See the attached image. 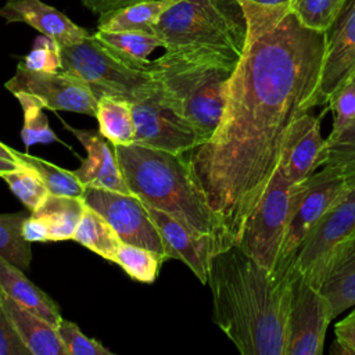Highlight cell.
<instances>
[{
    "instance_id": "6da1fadb",
    "label": "cell",
    "mask_w": 355,
    "mask_h": 355,
    "mask_svg": "<svg viewBox=\"0 0 355 355\" xmlns=\"http://www.w3.org/2000/svg\"><path fill=\"white\" fill-rule=\"evenodd\" d=\"M324 49L326 33L290 11L247 33L219 126L187 155L197 184L236 241L279 164L291 123L318 107Z\"/></svg>"
},
{
    "instance_id": "7a4b0ae2",
    "label": "cell",
    "mask_w": 355,
    "mask_h": 355,
    "mask_svg": "<svg viewBox=\"0 0 355 355\" xmlns=\"http://www.w3.org/2000/svg\"><path fill=\"white\" fill-rule=\"evenodd\" d=\"M207 284L214 322L243 355H286L293 268L276 276L234 243L212 257Z\"/></svg>"
},
{
    "instance_id": "3957f363",
    "label": "cell",
    "mask_w": 355,
    "mask_h": 355,
    "mask_svg": "<svg viewBox=\"0 0 355 355\" xmlns=\"http://www.w3.org/2000/svg\"><path fill=\"white\" fill-rule=\"evenodd\" d=\"M125 182L144 204L161 209L197 236L236 243L197 184L186 154L139 146H112Z\"/></svg>"
},
{
    "instance_id": "277c9868",
    "label": "cell",
    "mask_w": 355,
    "mask_h": 355,
    "mask_svg": "<svg viewBox=\"0 0 355 355\" xmlns=\"http://www.w3.org/2000/svg\"><path fill=\"white\" fill-rule=\"evenodd\" d=\"M234 67L208 54L165 51L150 62L147 71L158 82L162 100L196 130L204 144L222 119Z\"/></svg>"
},
{
    "instance_id": "5b68a950",
    "label": "cell",
    "mask_w": 355,
    "mask_h": 355,
    "mask_svg": "<svg viewBox=\"0 0 355 355\" xmlns=\"http://www.w3.org/2000/svg\"><path fill=\"white\" fill-rule=\"evenodd\" d=\"M154 33L165 51H191L237 65L247 24L237 0H179L158 19Z\"/></svg>"
},
{
    "instance_id": "8992f818",
    "label": "cell",
    "mask_w": 355,
    "mask_h": 355,
    "mask_svg": "<svg viewBox=\"0 0 355 355\" xmlns=\"http://www.w3.org/2000/svg\"><path fill=\"white\" fill-rule=\"evenodd\" d=\"M61 71L85 82L97 101L110 96L135 104L159 94L150 71L126 64L93 33L61 47Z\"/></svg>"
},
{
    "instance_id": "52a82bcc",
    "label": "cell",
    "mask_w": 355,
    "mask_h": 355,
    "mask_svg": "<svg viewBox=\"0 0 355 355\" xmlns=\"http://www.w3.org/2000/svg\"><path fill=\"white\" fill-rule=\"evenodd\" d=\"M305 182L290 183L276 166L237 237L236 244L272 273L293 207Z\"/></svg>"
},
{
    "instance_id": "ba28073f",
    "label": "cell",
    "mask_w": 355,
    "mask_h": 355,
    "mask_svg": "<svg viewBox=\"0 0 355 355\" xmlns=\"http://www.w3.org/2000/svg\"><path fill=\"white\" fill-rule=\"evenodd\" d=\"M351 186L340 171L323 165L304 184L300 193L280 245L273 275L282 276L293 268L295 255L309 232L351 191Z\"/></svg>"
},
{
    "instance_id": "9c48e42d",
    "label": "cell",
    "mask_w": 355,
    "mask_h": 355,
    "mask_svg": "<svg viewBox=\"0 0 355 355\" xmlns=\"http://www.w3.org/2000/svg\"><path fill=\"white\" fill-rule=\"evenodd\" d=\"M355 237V189L309 232L293 266L316 288L323 287Z\"/></svg>"
},
{
    "instance_id": "30bf717a",
    "label": "cell",
    "mask_w": 355,
    "mask_h": 355,
    "mask_svg": "<svg viewBox=\"0 0 355 355\" xmlns=\"http://www.w3.org/2000/svg\"><path fill=\"white\" fill-rule=\"evenodd\" d=\"M83 201L111 225L122 243L148 248L169 259L164 239L154 225L147 205L137 196L87 187Z\"/></svg>"
},
{
    "instance_id": "8fae6325",
    "label": "cell",
    "mask_w": 355,
    "mask_h": 355,
    "mask_svg": "<svg viewBox=\"0 0 355 355\" xmlns=\"http://www.w3.org/2000/svg\"><path fill=\"white\" fill-rule=\"evenodd\" d=\"M329 298L293 266V298L287 324L286 355H320L333 320Z\"/></svg>"
},
{
    "instance_id": "7c38bea8",
    "label": "cell",
    "mask_w": 355,
    "mask_h": 355,
    "mask_svg": "<svg viewBox=\"0 0 355 355\" xmlns=\"http://www.w3.org/2000/svg\"><path fill=\"white\" fill-rule=\"evenodd\" d=\"M12 94L17 92L31 93L42 100L51 111H69L96 116L97 98L79 78L64 71L39 72L17 65L14 76L4 83Z\"/></svg>"
},
{
    "instance_id": "4fadbf2b",
    "label": "cell",
    "mask_w": 355,
    "mask_h": 355,
    "mask_svg": "<svg viewBox=\"0 0 355 355\" xmlns=\"http://www.w3.org/2000/svg\"><path fill=\"white\" fill-rule=\"evenodd\" d=\"M133 143L171 154H189L202 144L196 130L161 97L132 104Z\"/></svg>"
},
{
    "instance_id": "5bb4252c",
    "label": "cell",
    "mask_w": 355,
    "mask_h": 355,
    "mask_svg": "<svg viewBox=\"0 0 355 355\" xmlns=\"http://www.w3.org/2000/svg\"><path fill=\"white\" fill-rule=\"evenodd\" d=\"M352 78H355V0H347L326 32L318 105H326L330 97Z\"/></svg>"
},
{
    "instance_id": "9a60e30c",
    "label": "cell",
    "mask_w": 355,
    "mask_h": 355,
    "mask_svg": "<svg viewBox=\"0 0 355 355\" xmlns=\"http://www.w3.org/2000/svg\"><path fill=\"white\" fill-rule=\"evenodd\" d=\"M326 159V139L322 137L320 119L304 112L290 126L283 140L277 168L293 184L309 179L323 166Z\"/></svg>"
},
{
    "instance_id": "2e32d148",
    "label": "cell",
    "mask_w": 355,
    "mask_h": 355,
    "mask_svg": "<svg viewBox=\"0 0 355 355\" xmlns=\"http://www.w3.org/2000/svg\"><path fill=\"white\" fill-rule=\"evenodd\" d=\"M147 209L164 239L169 258L186 263L197 279L202 284H207L212 257L229 245L211 236L194 234L183 223L161 209L150 205H147Z\"/></svg>"
},
{
    "instance_id": "e0dca14e",
    "label": "cell",
    "mask_w": 355,
    "mask_h": 355,
    "mask_svg": "<svg viewBox=\"0 0 355 355\" xmlns=\"http://www.w3.org/2000/svg\"><path fill=\"white\" fill-rule=\"evenodd\" d=\"M64 126L82 143L87 153V157L82 161L80 166L72 171L83 187L107 189L130 194L132 191L125 182L115 151L114 148L111 150L108 140L100 130L76 129L67 123H64Z\"/></svg>"
},
{
    "instance_id": "ac0fdd59",
    "label": "cell",
    "mask_w": 355,
    "mask_h": 355,
    "mask_svg": "<svg viewBox=\"0 0 355 355\" xmlns=\"http://www.w3.org/2000/svg\"><path fill=\"white\" fill-rule=\"evenodd\" d=\"M0 17L8 24H28L40 35L55 40L60 47L79 42L90 35L64 12L42 0H7L0 7Z\"/></svg>"
},
{
    "instance_id": "d6986e66",
    "label": "cell",
    "mask_w": 355,
    "mask_h": 355,
    "mask_svg": "<svg viewBox=\"0 0 355 355\" xmlns=\"http://www.w3.org/2000/svg\"><path fill=\"white\" fill-rule=\"evenodd\" d=\"M4 309L31 355H67L55 327L3 293Z\"/></svg>"
},
{
    "instance_id": "ffe728a7",
    "label": "cell",
    "mask_w": 355,
    "mask_h": 355,
    "mask_svg": "<svg viewBox=\"0 0 355 355\" xmlns=\"http://www.w3.org/2000/svg\"><path fill=\"white\" fill-rule=\"evenodd\" d=\"M0 290L19 305L42 316L54 327L62 319L58 305L39 287H36L22 270L0 258Z\"/></svg>"
},
{
    "instance_id": "44dd1931",
    "label": "cell",
    "mask_w": 355,
    "mask_h": 355,
    "mask_svg": "<svg viewBox=\"0 0 355 355\" xmlns=\"http://www.w3.org/2000/svg\"><path fill=\"white\" fill-rule=\"evenodd\" d=\"M179 0H146L98 17L100 31H140L154 33L161 15Z\"/></svg>"
},
{
    "instance_id": "7402d4cb",
    "label": "cell",
    "mask_w": 355,
    "mask_h": 355,
    "mask_svg": "<svg viewBox=\"0 0 355 355\" xmlns=\"http://www.w3.org/2000/svg\"><path fill=\"white\" fill-rule=\"evenodd\" d=\"M103 44H105L116 57L126 64L139 68L148 69L151 60L148 55L157 49L162 47L161 40L155 33L140 31H100L93 33Z\"/></svg>"
},
{
    "instance_id": "603a6c76",
    "label": "cell",
    "mask_w": 355,
    "mask_h": 355,
    "mask_svg": "<svg viewBox=\"0 0 355 355\" xmlns=\"http://www.w3.org/2000/svg\"><path fill=\"white\" fill-rule=\"evenodd\" d=\"M85 207L83 197L49 194L42 205L31 214L46 222L51 241H62L73 237Z\"/></svg>"
},
{
    "instance_id": "cb8c5ba5",
    "label": "cell",
    "mask_w": 355,
    "mask_h": 355,
    "mask_svg": "<svg viewBox=\"0 0 355 355\" xmlns=\"http://www.w3.org/2000/svg\"><path fill=\"white\" fill-rule=\"evenodd\" d=\"M100 133L112 146L132 144L135 139V122L132 103L116 97H101L97 101V114Z\"/></svg>"
},
{
    "instance_id": "d4e9b609",
    "label": "cell",
    "mask_w": 355,
    "mask_h": 355,
    "mask_svg": "<svg viewBox=\"0 0 355 355\" xmlns=\"http://www.w3.org/2000/svg\"><path fill=\"white\" fill-rule=\"evenodd\" d=\"M72 240L111 262L122 243L111 225L87 205L85 207Z\"/></svg>"
},
{
    "instance_id": "484cf974",
    "label": "cell",
    "mask_w": 355,
    "mask_h": 355,
    "mask_svg": "<svg viewBox=\"0 0 355 355\" xmlns=\"http://www.w3.org/2000/svg\"><path fill=\"white\" fill-rule=\"evenodd\" d=\"M322 291L331 304L333 318L355 305V237L323 284Z\"/></svg>"
},
{
    "instance_id": "4316f807",
    "label": "cell",
    "mask_w": 355,
    "mask_h": 355,
    "mask_svg": "<svg viewBox=\"0 0 355 355\" xmlns=\"http://www.w3.org/2000/svg\"><path fill=\"white\" fill-rule=\"evenodd\" d=\"M28 214H0V258L25 272L31 266V243L24 237L22 227Z\"/></svg>"
},
{
    "instance_id": "83f0119b",
    "label": "cell",
    "mask_w": 355,
    "mask_h": 355,
    "mask_svg": "<svg viewBox=\"0 0 355 355\" xmlns=\"http://www.w3.org/2000/svg\"><path fill=\"white\" fill-rule=\"evenodd\" d=\"M14 158L31 168H33L44 184L47 186L50 194L55 196H71V197H83L85 187L78 180L73 172L65 171L46 159L37 158L28 153H21L12 148Z\"/></svg>"
},
{
    "instance_id": "f1b7e54d",
    "label": "cell",
    "mask_w": 355,
    "mask_h": 355,
    "mask_svg": "<svg viewBox=\"0 0 355 355\" xmlns=\"http://www.w3.org/2000/svg\"><path fill=\"white\" fill-rule=\"evenodd\" d=\"M14 96L19 101L24 111V126L21 130V139L26 148L37 143L51 144L54 141H60L53 129L49 126L47 116L43 111L46 107L42 100L25 92H17L14 93Z\"/></svg>"
},
{
    "instance_id": "f546056e",
    "label": "cell",
    "mask_w": 355,
    "mask_h": 355,
    "mask_svg": "<svg viewBox=\"0 0 355 355\" xmlns=\"http://www.w3.org/2000/svg\"><path fill=\"white\" fill-rule=\"evenodd\" d=\"M164 261V257L148 248L121 243L112 262L119 265L133 280L153 283L158 277Z\"/></svg>"
},
{
    "instance_id": "4dcf8cb0",
    "label": "cell",
    "mask_w": 355,
    "mask_h": 355,
    "mask_svg": "<svg viewBox=\"0 0 355 355\" xmlns=\"http://www.w3.org/2000/svg\"><path fill=\"white\" fill-rule=\"evenodd\" d=\"M0 178L8 184L10 190L31 212L36 211L50 194L39 173L22 162H19L17 169L6 172Z\"/></svg>"
},
{
    "instance_id": "1f68e13d",
    "label": "cell",
    "mask_w": 355,
    "mask_h": 355,
    "mask_svg": "<svg viewBox=\"0 0 355 355\" xmlns=\"http://www.w3.org/2000/svg\"><path fill=\"white\" fill-rule=\"evenodd\" d=\"M347 0H291L288 11L309 29L318 32H327Z\"/></svg>"
},
{
    "instance_id": "d6a6232c",
    "label": "cell",
    "mask_w": 355,
    "mask_h": 355,
    "mask_svg": "<svg viewBox=\"0 0 355 355\" xmlns=\"http://www.w3.org/2000/svg\"><path fill=\"white\" fill-rule=\"evenodd\" d=\"M247 24V33H258L275 25L287 12L291 0H237Z\"/></svg>"
},
{
    "instance_id": "836d02e7",
    "label": "cell",
    "mask_w": 355,
    "mask_h": 355,
    "mask_svg": "<svg viewBox=\"0 0 355 355\" xmlns=\"http://www.w3.org/2000/svg\"><path fill=\"white\" fill-rule=\"evenodd\" d=\"M323 165L340 171L351 189H355V122L333 141H326V159Z\"/></svg>"
},
{
    "instance_id": "e575fe53",
    "label": "cell",
    "mask_w": 355,
    "mask_h": 355,
    "mask_svg": "<svg viewBox=\"0 0 355 355\" xmlns=\"http://www.w3.org/2000/svg\"><path fill=\"white\" fill-rule=\"evenodd\" d=\"M334 115L333 126L326 141H333L355 122V78L343 85L326 104Z\"/></svg>"
},
{
    "instance_id": "d590c367",
    "label": "cell",
    "mask_w": 355,
    "mask_h": 355,
    "mask_svg": "<svg viewBox=\"0 0 355 355\" xmlns=\"http://www.w3.org/2000/svg\"><path fill=\"white\" fill-rule=\"evenodd\" d=\"M67 355H112L98 340L85 336L78 324L71 320L61 319L55 327Z\"/></svg>"
},
{
    "instance_id": "8d00e7d4",
    "label": "cell",
    "mask_w": 355,
    "mask_h": 355,
    "mask_svg": "<svg viewBox=\"0 0 355 355\" xmlns=\"http://www.w3.org/2000/svg\"><path fill=\"white\" fill-rule=\"evenodd\" d=\"M25 68L39 72L61 71V47L60 44L40 35L36 37L32 50L19 61Z\"/></svg>"
},
{
    "instance_id": "74e56055",
    "label": "cell",
    "mask_w": 355,
    "mask_h": 355,
    "mask_svg": "<svg viewBox=\"0 0 355 355\" xmlns=\"http://www.w3.org/2000/svg\"><path fill=\"white\" fill-rule=\"evenodd\" d=\"M0 355H31L17 334L3 305V291L0 290Z\"/></svg>"
},
{
    "instance_id": "f35d334b",
    "label": "cell",
    "mask_w": 355,
    "mask_h": 355,
    "mask_svg": "<svg viewBox=\"0 0 355 355\" xmlns=\"http://www.w3.org/2000/svg\"><path fill=\"white\" fill-rule=\"evenodd\" d=\"M334 336L338 352L355 355V305L347 316L336 323Z\"/></svg>"
},
{
    "instance_id": "ab89813d",
    "label": "cell",
    "mask_w": 355,
    "mask_h": 355,
    "mask_svg": "<svg viewBox=\"0 0 355 355\" xmlns=\"http://www.w3.org/2000/svg\"><path fill=\"white\" fill-rule=\"evenodd\" d=\"M22 233L24 237L29 241V243H47L51 241L50 240V230L49 226L46 225V222L31 214L28 215V218L24 222V227H22Z\"/></svg>"
},
{
    "instance_id": "60d3db41",
    "label": "cell",
    "mask_w": 355,
    "mask_h": 355,
    "mask_svg": "<svg viewBox=\"0 0 355 355\" xmlns=\"http://www.w3.org/2000/svg\"><path fill=\"white\" fill-rule=\"evenodd\" d=\"M80 1L89 11H92L93 14L100 17L105 12H110V11H114L118 8H123L126 6L146 1V0H80Z\"/></svg>"
},
{
    "instance_id": "b9f144b4",
    "label": "cell",
    "mask_w": 355,
    "mask_h": 355,
    "mask_svg": "<svg viewBox=\"0 0 355 355\" xmlns=\"http://www.w3.org/2000/svg\"><path fill=\"white\" fill-rule=\"evenodd\" d=\"M18 166H19V162L17 159H8L4 157H0V176L6 172L17 169Z\"/></svg>"
},
{
    "instance_id": "7bdbcfd3",
    "label": "cell",
    "mask_w": 355,
    "mask_h": 355,
    "mask_svg": "<svg viewBox=\"0 0 355 355\" xmlns=\"http://www.w3.org/2000/svg\"><path fill=\"white\" fill-rule=\"evenodd\" d=\"M0 157L8 158V159H15V158H14V153H12V148H10L8 146L3 144L1 141H0Z\"/></svg>"
}]
</instances>
